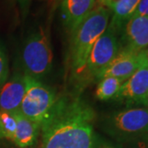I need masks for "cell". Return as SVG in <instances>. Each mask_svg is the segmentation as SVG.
Here are the masks:
<instances>
[{
  "instance_id": "obj_2",
  "label": "cell",
  "mask_w": 148,
  "mask_h": 148,
  "mask_svg": "<svg viewBox=\"0 0 148 148\" xmlns=\"http://www.w3.org/2000/svg\"><path fill=\"white\" fill-rule=\"evenodd\" d=\"M111 10L97 6L70 35L69 67L74 77H82L86 62L96 40L109 26Z\"/></svg>"
},
{
  "instance_id": "obj_1",
  "label": "cell",
  "mask_w": 148,
  "mask_h": 148,
  "mask_svg": "<svg viewBox=\"0 0 148 148\" xmlns=\"http://www.w3.org/2000/svg\"><path fill=\"white\" fill-rule=\"evenodd\" d=\"M95 113L79 96L58 97L40 124L41 148H94Z\"/></svg>"
},
{
  "instance_id": "obj_4",
  "label": "cell",
  "mask_w": 148,
  "mask_h": 148,
  "mask_svg": "<svg viewBox=\"0 0 148 148\" xmlns=\"http://www.w3.org/2000/svg\"><path fill=\"white\" fill-rule=\"evenodd\" d=\"M101 128L120 145L148 136V107L119 110L101 121Z\"/></svg>"
},
{
  "instance_id": "obj_7",
  "label": "cell",
  "mask_w": 148,
  "mask_h": 148,
  "mask_svg": "<svg viewBox=\"0 0 148 148\" xmlns=\"http://www.w3.org/2000/svg\"><path fill=\"white\" fill-rule=\"evenodd\" d=\"M130 105L148 106V61L123 82L114 97Z\"/></svg>"
},
{
  "instance_id": "obj_10",
  "label": "cell",
  "mask_w": 148,
  "mask_h": 148,
  "mask_svg": "<svg viewBox=\"0 0 148 148\" xmlns=\"http://www.w3.org/2000/svg\"><path fill=\"white\" fill-rule=\"evenodd\" d=\"M26 90L25 74L16 73L0 88V111L14 114L20 111Z\"/></svg>"
},
{
  "instance_id": "obj_14",
  "label": "cell",
  "mask_w": 148,
  "mask_h": 148,
  "mask_svg": "<svg viewBox=\"0 0 148 148\" xmlns=\"http://www.w3.org/2000/svg\"><path fill=\"white\" fill-rule=\"evenodd\" d=\"M123 82L113 77H102L97 85L95 95L100 101H109L116 96Z\"/></svg>"
},
{
  "instance_id": "obj_20",
  "label": "cell",
  "mask_w": 148,
  "mask_h": 148,
  "mask_svg": "<svg viewBox=\"0 0 148 148\" xmlns=\"http://www.w3.org/2000/svg\"><path fill=\"white\" fill-rule=\"evenodd\" d=\"M31 1L32 0H18L20 6H21V8L23 11V14H26V12L28 10L30 3H31Z\"/></svg>"
},
{
  "instance_id": "obj_21",
  "label": "cell",
  "mask_w": 148,
  "mask_h": 148,
  "mask_svg": "<svg viewBox=\"0 0 148 148\" xmlns=\"http://www.w3.org/2000/svg\"><path fill=\"white\" fill-rule=\"evenodd\" d=\"M114 0H98V3L99 5L104 6V7H106V8H109L111 10V8H112V5L114 3Z\"/></svg>"
},
{
  "instance_id": "obj_24",
  "label": "cell",
  "mask_w": 148,
  "mask_h": 148,
  "mask_svg": "<svg viewBox=\"0 0 148 148\" xmlns=\"http://www.w3.org/2000/svg\"><path fill=\"white\" fill-rule=\"evenodd\" d=\"M147 61H148V49H147Z\"/></svg>"
},
{
  "instance_id": "obj_22",
  "label": "cell",
  "mask_w": 148,
  "mask_h": 148,
  "mask_svg": "<svg viewBox=\"0 0 148 148\" xmlns=\"http://www.w3.org/2000/svg\"><path fill=\"white\" fill-rule=\"evenodd\" d=\"M144 139H145V141H146V143H147V146H148V136L147 137H146Z\"/></svg>"
},
{
  "instance_id": "obj_17",
  "label": "cell",
  "mask_w": 148,
  "mask_h": 148,
  "mask_svg": "<svg viewBox=\"0 0 148 148\" xmlns=\"http://www.w3.org/2000/svg\"><path fill=\"white\" fill-rule=\"evenodd\" d=\"M148 16V0H141L132 16Z\"/></svg>"
},
{
  "instance_id": "obj_16",
  "label": "cell",
  "mask_w": 148,
  "mask_h": 148,
  "mask_svg": "<svg viewBox=\"0 0 148 148\" xmlns=\"http://www.w3.org/2000/svg\"><path fill=\"white\" fill-rule=\"evenodd\" d=\"M9 74L8 60L6 54L5 49L0 41V88L5 83Z\"/></svg>"
},
{
  "instance_id": "obj_5",
  "label": "cell",
  "mask_w": 148,
  "mask_h": 148,
  "mask_svg": "<svg viewBox=\"0 0 148 148\" xmlns=\"http://www.w3.org/2000/svg\"><path fill=\"white\" fill-rule=\"evenodd\" d=\"M26 90L20 107V112L28 119L41 124L57 101L52 89L41 81L25 75Z\"/></svg>"
},
{
  "instance_id": "obj_6",
  "label": "cell",
  "mask_w": 148,
  "mask_h": 148,
  "mask_svg": "<svg viewBox=\"0 0 148 148\" xmlns=\"http://www.w3.org/2000/svg\"><path fill=\"white\" fill-rule=\"evenodd\" d=\"M120 49L118 36L107 27L96 40L88 57L83 77L87 80H99L106 68L115 58Z\"/></svg>"
},
{
  "instance_id": "obj_15",
  "label": "cell",
  "mask_w": 148,
  "mask_h": 148,
  "mask_svg": "<svg viewBox=\"0 0 148 148\" xmlns=\"http://www.w3.org/2000/svg\"><path fill=\"white\" fill-rule=\"evenodd\" d=\"M16 122L12 114L0 111V139L12 141L15 134Z\"/></svg>"
},
{
  "instance_id": "obj_12",
  "label": "cell",
  "mask_w": 148,
  "mask_h": 148,
  "mask_svg": "<svg viewBox=\"0 0 148 148\" xmlns=\"http://www.w3.org/2000/svg\"><path fill=\"white\" fill-rule=\"evenodd\" d=\"M12 114L16 122L12 143L20 148L31 147L36 142L40 132V125L28 119L20 111Z\"/></svg>"
},
{
  "instance_id": "obj_19",
  "label": "cell",
  "mask_w": 148,
  "mask_h": 148,
  "mask_svg": "<svg viewBox=\"0 0 148 148\" xmlns=\"http://www.w3.org/2000/svg\"><path fill=\"white\" fill-rule=\"evenodd\" d=\"M94 148H122V147L121 145H115L110 142L100 141L96 139Z\"/></svg>"
},
{
  "instance_id": "obj_3",
  "label": "cell",
  "mask_w": 148,
  "mask_h": 148,
  "mask_svg": "<svg viewBox=\"0 0 148 148\" xmlns=\"http://www.w3.org/2000/svg\"><path fill=\"white\" fill-rule=\"evenodd\" d=\"M24 74L40 81L52 69L53 52L48 28L39 26L29 33L21 51Z\"/></svg>"
},
{
  "instance_id": "obj_8",
  "label": "cell",
  "mask_w": 148,
  "mask_h": 148,
  "mask_svg": "<svg viewBox=\"0 0 148 148\" xmlns=\"http://www.w3.org/2000/svg\"><path fill=\"white\" fill-rule=\"evenodd\" d=\"M146 62H147V50L138 53L122 48L106 68L101 78L113 77L124 82Z\"/></svg>"
},
{
  "instance_id": "obj_23",
  "label": "cell",
  "mask_w": 148,
  "mask_h": 148,
  "mask_svg": "<svg viewBox=\"0 0 148 148\" xmlns=\"http://www.w3.org/2000/svg\"><path fill=\"white\" fill-rule=\"evenodd\" d=\"M49 1H52V2H53V3H55V2H58V1H59V0H49Z\"/></svg>"
},
{
  "instance_id": "obj_13",
  "label": "cell",
  "mask_w": 148,
  "mask_h": 148,
  "mask_svg": "<svg viewBox=\"0 0 148 148\" xmlns=\"http://www.w3.org/2000/svg\"><path fill=\"white\" fill-rule=\"evenodd\" d=\"M141 0H115L111 8V17L108 28L116 34L120 35L133 16Z\"/></svg>"
},
{
  "instance_id": "obj_18",
  "label": "cell",
  "mask_w": 148,
  "mask_h": 148,
  "mask_svg": "<svg viewBox=\"0 0 148 148\" xmlns=\"http://www.w3.org/2000/svg\"><path fill=\"white\" fill-rule=\"evenodd\" d=\"M122 148H148L145 139H138L121 145Z\"/></svg>"
},
{
  "instance_id": "obj_9",
  "label": "cell",
  "mask_w": 148,
  "mask_h": 148,
  "mask_svg": "<svg viewBox=\"0 0 148 148\" xmlns=\"http://www.w3.org/2000/svg\"><path fill=\"white\" fill-rule=\"evenodd\" d=\"M123 47L133 52H143L148 48V16H132L121 33Z\"/></svg>"
},
{
  "instance_id": "obj_11",
  "label": "cell",
  "mask_w": 148,
  "mask_h": 148,
  "mask_svg": "<svg viewBox=\"0 0 148 148\" xmlns=\"http://www.w3.org/2000/svg\"><path fill=\"white\" fill-rule=\"evenodd\" d=\"M97 6L98 0H61L63 24L69 35Z\"/></svg>"
}]
</instances>
